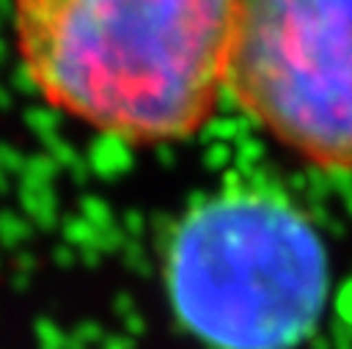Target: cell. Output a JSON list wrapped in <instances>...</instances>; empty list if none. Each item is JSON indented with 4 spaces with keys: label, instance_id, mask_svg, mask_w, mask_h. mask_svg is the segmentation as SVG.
<instances>
[{
    "label": "cell",
    "instance_id": "6da1fadb",
    "mask_svg": "<svg viewBox=\"0 0 352 349\" xmlns=\"http://www.w3.org/2000/svg\"><path fill=\"white\" fill-rule=\"evenodd\" d=\"M234 0H14L28 80L55 110L126 143L198 132L220 91Z\"/></svg>",
    "mask_w": 352,
    "mask_h": 349
},
{
    "label": "cell",
    "instance_id": "7a4b0ae2",
    "mask_svg": "<svg viewBox=\"0 0 352 349\" xmlns=\"http://www.w3.org/2000/svg\"><path fill=\"white\" fill-rule=\"evenodd\" d=\"M179 319L217 349H292L322 316L327 253L289 201L231 190L184 214L165 264Z\"/></svg>",
    "mask_w": 352,
    "mask_h": 349
},
{
    "label": "cell",
    "instance_id": "3957f363",
    "mask_svg": "<svg viewBox=\"0 0 352 349\" xmlns=\"http://www.w3.org/2000/svg\"><path fill=\"white\" fill-rule=\"evenodd\" d=\"M226 91L302 159L352 170V0H234Z\"/></svg>",
    "mask_w": 352,
    "mask_h": 349
}]
</instances>
